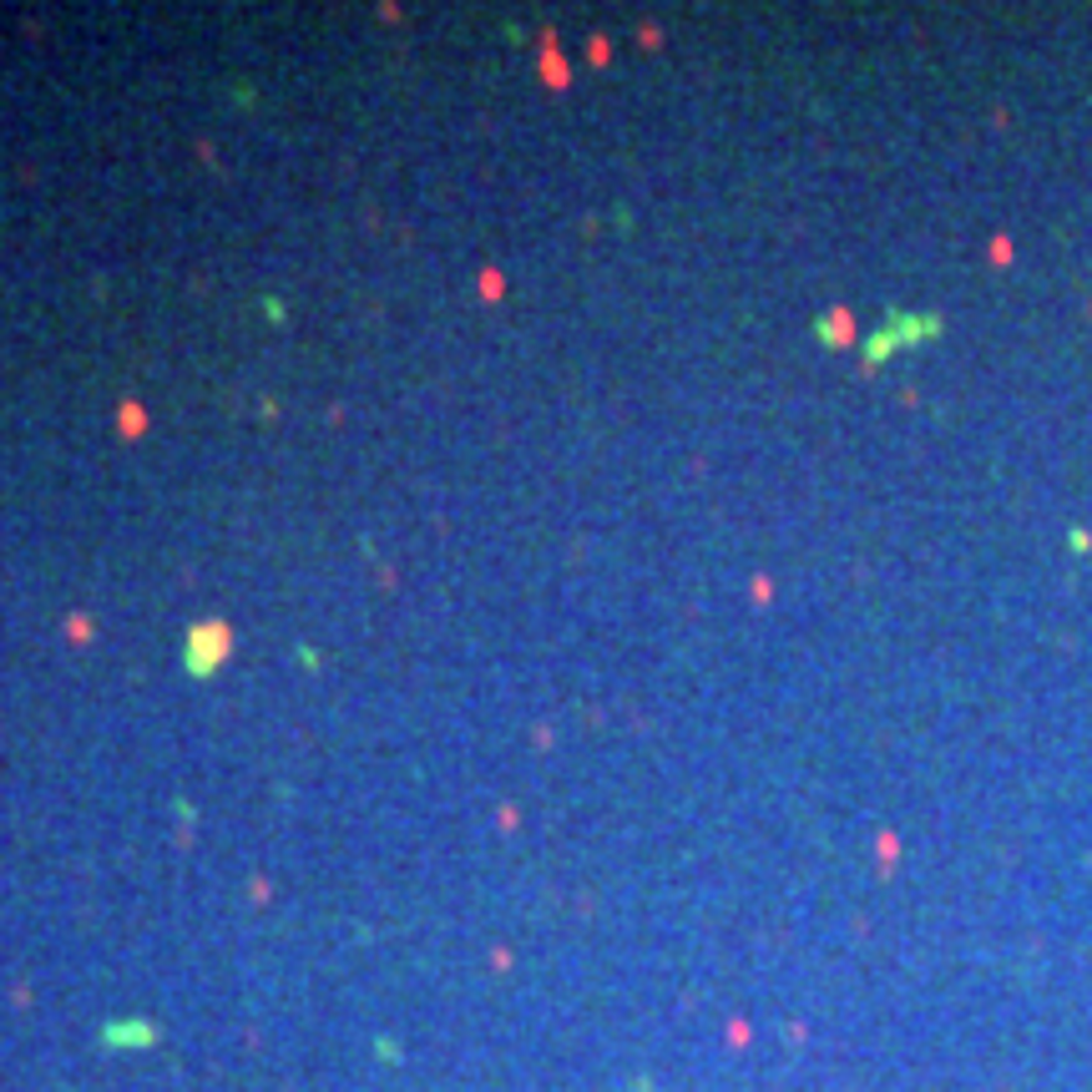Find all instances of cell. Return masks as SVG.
Here are the masks:
<instances>
[{
	"label": "cell",
	"instance_id": "2",
	"mask_svg": "<svg viewBox=\"0 0 1092 1092\" xmlns=\"http://www.w3.org/2000/svg\"><path fill=\"white\" fill-rule=\"evenodd\" d=\"M895 319V330H905V335H931L936 330V319H905V314H890ZM895 349V335H881L876 344H870V359H886Z\"/></svg>",
	"mask_w": 1092,
	"mask_h": 1092
},
{
	"label": "cell",
	"instance_id": "1",
	"mask_svg": "<svg viewBox=\"0 0 1092 1092\" xmlns=\"http://www.w3.org/2000/svg\"><path fill=\"white\" fill-rule=\"evenodd\" d=\"M228 647H233V632H228V622H198L193 632H188V647H183V663H188V673L193 678H207L217 663L228 658Z\"/></svg>",
	"mask_w": 1092,
	"mask_h": 1092
}]
</instances>
